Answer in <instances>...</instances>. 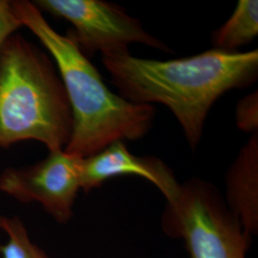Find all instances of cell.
Returning a JSON list of instances; mask_svg holds the SVG:
<instances>
[{"label":"cell","instance_id":"obj_1","mask_svg":"<svg viewBox=\"0 0 258 258\" xmlns=\"http://www.w3.org/2000/svg\"><path fill=\"white\" fill-rule=\"evenodd\" d=\"M102 64L119 95L140 104L161 103L173 113L184 138L195 150L216 101L258 79V50L225 52L217 49L169 60L128 54L102 56Z\"/></svg>","mask_w":258,"mask_h":258},{"label":"cell","instance_id":"obj_2","mask_svg":"<svg viewBox=\"0 0 258 258\" xmlns=\"http://www.w3.org/2000/svg\"><path fill=\"white\" fill-rule=\"evenodd\" d=\"M22 24L37 37L55 62L73 114V131L63 149L87 158L117 141H136L155 120L153 105L128 102L112 92L96 66L77 43L71 31L59 34L33 1L12 0Z\"/></svg>","mask_w":258,"mask_h":258},{"label":"cell","instance_id":"obj_3","mask_svg":"<svg viewBox=\"0 0 258 258\" xmlns=\"http://www.w3.org/2000/svg\"><path fill=\"white\" fill-rule=\"evenodd\" d=\"M73 114L51 55L15 33L0 46V148L37 141L63 150Z\"/></svg>","mask_w":258,"mask_h":258},{"label":"cell","instance_id":"obj_4","mask_svg":"<svg viewBox=\"0 0 258 258\" xmlns=\"http://www.w3.org/2000/svg\"><path fill=\"white\" fill-rule=\"evenodd\" d=\"M162 222L166 233L184 240L190 258H246L249 235L219 190L204 180L180 184Z\"/></svg>","mask_w":258,"mask_h":258},{"label":"cell","instance_id":"obj_5","mask_svg":"<svg viewBox=\"0 0 258 258\" xmlns=\"http://www.w3.org/2000/svg\"><path fill=\"white\" fill-rule=\"evenodd\" d=\"M41 12L65 19L77 43L86 55L102 56L128 54L133 43L172 54L162 40L149 34L141 21L117 4L103 0H36Z\"/></svg>","mask_w":258,"mask_h":258},{"label":"cell","instance_id":"obj_6","mask_svg":"<svg viewBox=\"0 0 258 258\" xmlns=\"http://www.w3.org/2000/svg\"><path fill=\"white\" fill-rule=\"evenodd\" d=\"M81 160L64 150L49 151L46 158L32 166L4 169L0 191L21 203L40 204L59 223L69 221L82 189Z\"/></svg>","mask_w":258,"mask_h":258},{"label":"cell","instance_id":"obj_7","mask_svg":"<svg viewBox=\"0 0 258 258\" xmlns=\"http://www.w3.org/2000/svg\"><path fill=\"white\" fill-rule=\"evenodd\" d=\"M81 186L84 192L100 187L114 177H142L157 188L170 202L174 199L180 183L166 163L154 156H138L131 153L124 141H117L100 152L83 158L80 164Z\"/></svg>","mask_w":258,"mask_h":258},{"label":"cell","instance_id":"obj_8","mask_svg":"<svg viewBox=\"0 0 258 258\" xmlns=\"http://www.w3.org/2000/svg\"><path fill=\"white\" fill-rule=\"evenodd\" d=\"M226 204L249 236L258 229V132L240 148L226 175Z\"/></svg>","mask_w":258,"mask_h":258},{"label":"cell","instance_id":"obj_9","mask_svg":"<svg viewBox=\"0 0 258 258\" xmlns=\"http://www.w3.org/2000/svg\"><path fill=\"white\" fill-rule=\"evenodd\" d=\"M257 36V0H239L231 17L212 33V45L225 52H239Z\"/></svg>","mask_w":258,"mask_h":258},{"label":"cell","instance_id":"obj_10","mask_svg":"<svg viewBox=\"0 0 258 258\" xmlns=\"http://www.w3.org/2000/svg\"><path fill=\"white\" fill-rule=\"evenodd\" d=\"M0 230L8 237L5 245H0L3 258H48L46 254L32 242L24 224L19 217L0 215Z\"/></svg>","mask_w":258,"mask_h":258},{"label":"cell","instance_id":"obj_11","mask_svg":"<svg viewBox=\"0 0 258 258\" xmlns=\"http://www.w3.org/2000/svg\"><path fill=\"white\" fill-rule=\"evenodd\" d=\"M237 127L249 133L258 132V91L255 90L241 99L235 109Z\"/></svg>","mask_w":258,"mask_h":258},{"label":"cell","instance_id":"obj_12","mask_svg":"<svg viewBox=\"0 0 258 258\" xmlns=\"http://www.w3.org/2000/svg\"><path fill=\"white\" fill-rule=\"evenodd\" d=\"M22 27L11 0H0V46L13 34Z\"/></svg>","mask_w":258,"mask_h":258}]
</instances>
